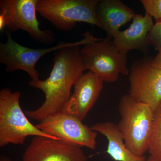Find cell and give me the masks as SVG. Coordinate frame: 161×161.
<instances>
[{"instance_id":"7","label":"cell","mask_w":161,"mask_h":161,"mask_svg":"<svg viewBox=\"0 0 161 161\" xmlns=\"http://www.w3.org/2000/svg\"><path fill=\"white\" fill-rule=\"evenodd\" d=\"M38 0H1L0 31L5 27L13 32L22 30L38 43L53 44L55 35L51 30H42L37 19Z\"/></svg>"},{"instance_id":"3","label":"cell","mask_w":161,"mask_h":161,"mask_svg":"<svg viewBox=\"0 0 161 161\" xmlns=\"http://www.w3.org/2000/svg\"><path fill=\"white\" fill-rule=\"evenodd\" d=\"M21 93L9 88L0 91V147L23 145L30 136H43L58 140L47 135L30 121L20 105Z\"/></svg>"},{"instance_id":"13","label":"cell","mask_w":161,"mask_h":161,"mask_svg":"<svg viewBox=\"0 0 161 161\" xmlns=\"http://www.w3.org/2000/svg\"><path fill=\"white\" fill-rule=\"evenodd\" d=\"M153 25L152 18L147 14L144 16L136 14L130 27L117 32L113 37L112 42L125 53L132 50H142L147 46V36Z\"/></svg>"},{"instance_id":"18","label":"cell","mask_w":161,"mask_h":161,"mask_svg":"<svg viewBox=\"0 0 161 161\" xmlns=\"http://www.w3.org/2000/svg\"><path fill=\"white\" fill-rule=\"evenodd\" d=\"M154 59L151 60V65L156 68L161 69V48Z\"/></svg>"},{"instance_id":"16","label":"cell","mask_w":161,"mask_h":161,"mask_svg":"<svg viewBox=\"0 0 161 161\" xmlns=\"http://www.w3.org/2000/svg\"><path fill=\"white\" fill-rule=\"evenodd\" d=\"M146 14L155 19L156 22L161 20V0H141Z\"/></svg>"},{"instance_id":"5","label":"cell","mask_w":161,"mask_h":161,"mask_svg":"<svg viewBox=\"0 0 161 161\" xmlns=\"http://www.w3.org/2000/svg\"><path fill=\"white\" fill-rule=\"evenodd\" d=\"M99 0H38L37 11L59 30L70 31L82 22L100 28L96 17Z\"/></svg>"},{"instance_id":"14","label":"cell","mask_w":161,"mask_h":161,"mask_svg":"<svg viewBox=\"0 0 161 161\" xmlns=\"http://www.w3.org/2000/svg\"><path fill=\"white\" fill-rule=\"evenodd\" d=\"M91 128L104 136L108 141L107 153L115 161H146L144 156L135 155L126 147L117 125L104 121L93 125Z\"/></svg>"},{"instance_id":"12","label":"cell","mask_w":161,"mask_h":161,"mask_svg":"<svg viewBox=\"0 0 161 161\" xmlns=\"http://www.w3.org/2000/svg\"><path fill=\"white\" fill-rule=\"evenodd\" d=\"M135 14L133 10L119 0L99 1L96 9L100 28L112 39L122 26L133 19Z\"/></svg>"},{"instance_id":"19","label":"cell","mask_w":161,"mask_h":161,"mask_svg":"<svg viewBox=\"0 0 161 161\" xmlns=\"http://www.w3.org/2000/svg\"><path fill=\"white\" fill-rule=\"evenodd\" d=\"M0 161H11V160L9 158L7 157L4 156H2L0 158Z\"/></svg>"},{"instance_id":"11","label":"cell","mask_w":161,"mask_h":161,"mask_svg":"<svg viewBox=\"0 0 161 161\" xmlns=\"http://www.w3.org/2000/svg\"><path fill=\"white\" fill-rule=\"evenodd\" d=\"M103 82L90 71L81 74L75 82L74 93L62 112L83 121L98 100L103 89Z\"/></svg>"},{"instance_id":"17","label":"cell","mask_w":161,"mask_h":161,"mask_svg":"<svg viewBox=\"0 0 161 161\" xmlns=\"http://www.w3.org/2000/svg\"><path fill=\"white\" fill-rule=\"evenodd\" d=\"M147 44L154 47L157 50L161 48V20L156 22L148 34Z\"/></svg>"},{"instance_id":"6","label":"cell","mask_w":161,"mask_h":161,"mask_svg":"<svg viewBox=\"0 0 161 161\" xmlns=\"http://www.w3.org/2000/svg\"><path fill=\"white\" fill-rule=\"evenodd\" d=\"M80 53L86 69L103 81L113 83L118 80L120 74H130L127 65L128 53L117 48L109 37L83 45Z\"/></svg>"},{"instance_id":"10","label":"cell","mask_w":161,"mask_h":161,"mask_svg":"<svg viewBox=\"0 0 161 161\" xmlns=\"http://www.w3.org/2000/svg\"><path fill=\"white\" fill-rule=\"evenodd\" d=\"M22 161H87V158L80 147L35 136L24 151Z\"/></svg>"},{"instance_id":"2","label":"cell","mask_w":161,"mask_h":161,"mask_svg":"<svg viewBox=\"0 0 161 161\" xmlns=\"http://www.w3.org/2000/svg\"><path fill=\"white\" fill-rule=\"evenodd\" d=\"M120 119L117 125L126 147L135 155L148 151L154 111L146 103L124 95L119 104Z\"/></svg>"},{"instance_id":"1","label":"cell","mask_w":161,"mask_h":161,"mask_svg":"<svg viewBox=\"0 0 161 161\" xmlns=\"http://www.w3.org/2000/svg\"><path fill=\"white\" fill-rule=\"evenodd\" d=\"M79 45L64 47L56 51L53 66L44 80H31L30 86L41 90L45 100L36 109L25 111L27 116L39 122L62 112L71 97L76 80L86 69L81 58Z\"/></svg>"},{"instance_id":"4","label":"cell","mask_w":161,"mask_h":161,"mask_svg":"<svg viewBox=\"0 0 161 161\" xmlns=\"http://www.w3.org/2000/svg\"><path fill=\"white\" fill-rule=\"evenodd\" d=\"M82 35L83 39L77 42H62L48 48H33L19 44L13 40L11 32L8 31L6 43H0V63L5 65L7 72L23 70L28 74L31 80H39L40 74L36 69V64L45 55L68 47L84 45L102 40V38L95 37L88 31Z\"/></svg>"},{"instance_id":"15","label":"cell","mask_w":161,"mask_h":161,"mask_svg":"<svg viewBox=\"0 0 161 161\" xmlns=\"http://www.w3.org/2000/svg\"><path fill=\"white\" fill-rule=\"evenodd\" d=\"M148 151L153 158L161 161V102L154 111Z\"/></svg>"},{"instance_id":"20","label":"cell","mask_w":161,"mask_h":161,"mask_svg":"<svg viewBox=\"0 0 161 161\" xmlns=\"http://www.w3.org/2000/svg\"><path fill=\"white\" fill-rule=\"evenodd\" d=\"M157 161L156 160H155V159H154V158H153L152 157L149 156V157L148 158V159H147V161Z\"/></svg>"},{"instance_id":"8","label":"cell","mask_w":161,"mask_h":161,"mask_svg":"<svg viewBox=\"0 0 161 161\" xmlns=\"http://www.w3.org/2000/svg\"><path fill=\"white\" fill-rule=\"evenodd\" d=\"M38 129L66 143L94 150L98 132L79 119L64 112L51 115L36 125Z\"/></svg>"},{"instance_id":"9","label":"cell","mask_w":161,"mask_h":161,"mask_svg":"<svg viewBox=\"0 0 161 161\" xmlns=\"http://www.w3.org/2000/svg\"><path fill=\"white\" fill-rule=\"evenodd\" d=\"M147 58L132 64L129 74V95L149 105L153 111L161 102V69L151 65Z\"/></svg>"}]
</instances>
